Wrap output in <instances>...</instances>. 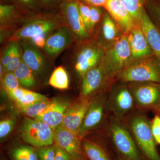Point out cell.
Here are the masks:
<instances>
[{
  "instance_id": "cell-1",
  "label": "cell",
  "mask_w": 160,
  "mask_h": 160,
  "mask_svg": "<svg viewBox=\"0 0 160 160\" xmlns=\"http://www.w3.org/2000/svg\"><path fill=\"white\" fill-rule=\"evenodd\" d=\"M66 26L59 14H37L27 16L7 42L30 41L42 49L46 38L58 28Z\"/></svg>"
},
{
  "instance_id": "cell-2",
  "label": "cell",
  "mask_w": 160,
  "mask_h": 160,
  "mask_svg": "<svg viewBox=\"0 0 160 160\" xmlns=\"http://www.w3.org/2000/svg\"><path fill=\"white\" fill-rule=\"evenodd\" d=\"M146 160H160L152 135L151 122L145 112L136 109L123 121Z\"/></svg>"
},
{
  "instance_id": "cell-3",
  "label": "cell",
  "mask_w": 160,
  "mask_h": 160,
  "mask_svg": "<svg viewBox=\"0 0 160 160\" xmlns=\"http://www.w3.org/2000/svg\"><path fill=\"white\" fill-rule=\"evenodd\" d=\"M107 134L118 158L146 160L123 121L110 116L107 126Z\"/></svg>"
},
{
  "instance_id": "cell-4",
  "label": "cell",
  "mask_w": 160,
  "mask_h": 160,
  "mask_svg": "<svg viewBox=\"0 0 160 160\" xmlns=\"http://www.w3.org/2000/svg\"><path fill=\"white\" fill-rule=\"evenodd\" d=\"M115 80L126 83H160V61L155 56L135 60L120 72Z\"/></svg>"
},
{
  "instance_id": "cell-5",
  "label": "cell",
  "mask_w": 160,
  "mask_h": 160,
  "mask_svg": "<svg viewBox=\"0 0 160 160\" xmlns=\"http://www.w3.org/2000/svg\"><path fill=\"white\" fill-rule=\"evenodd\" d=\"M132 62L131 51L127 36L123 34L106 48L101 65L109 77H116Z\"/></svg>"
},
{
  "instance_id": "cell-6",
  "label": "cell",
  "mask_w": 160,
  "mask_h": 160,
  "mask_svg": "<svg viewBox=\"0 0 160 160\" xmlns=\"http://www.w3.org/2000/svg\"><path fill=\"white\" fill-rule=\"evenodd\" d=\"M80 43L75 52L73 65L77 74L81 79L91 69L102 62L106 48L96 38Z\"/></svg>"
},
{
  "instance_id": "cell-7",
  "label": "cell",
  "mask_w": 160,
  "mask_h": 160,
  "mask_svg": "<svg viewBox=\"0 0 160 160\" xmlns=\"http://www.w3.org/2000/svg\"><path fill=\"white\" fill-rule=\"evenodd\" d=\"M122 83L109 90L106 107L112 116L123 121L136 108L133 96L127 83Z\"/></svg>"
},
{
  "instance_id": "cell-8",
  "label": "cell",
  "mask_w": 160,
  "mask_h": 160,
  "mask_svg": "<svg viewBox=\"0 0 160 160\" xmlns=\"http://www.w3.org/2000/svg\"><path fill=\"white\" fill-rule=\"evenodd\" d=\"M134 98L136 109L160 111V83H127Z\"/></svg>"
},
{
  "instance_id": "cell-9",
  "label": "cell",
  "mask_w": 160,
  "mask_h": 160,
  "mask_svg": "<svg viewBox=\"0 0 160 160\" xmlns=\"http://www.w3.org/2000/svg\"><path fill=\"white\" fill-rule=\"evenodd\" d=\"M54 132L46 123L27 117L24 118L20 127L23 141L35 147L53 145Z\"/></svg>"
},
{
  "instance_id": "cell-10",
  "label": "cell",
  "mask_w": 160,
  "mask_h": 160,
  "mask_svg": "<svg viewBox=\"0 0 160 160\" xmlns=\"http://www.w3.org/2000/svg\"><path fill=\"white\" fill-rule=\"evenodd\" d=\"M101 64L89 70L82 79L81 98L90 100L98 95L106 91L113 82Z\"/></svg>"
},
{
  "instance_id": "cell-11",
  "label": "cell",
  "mask_w": 160,
  "mask_h": 160,
  "mask_svg": "<svg viewBox=\"0 0 160 160\" xmlns=\"http://www.w3.org/2000/svg\"><path fill=\"white\" fill-rule=\"evenodd\" d=\"M59 9L60 15L72 32L77 42H87L92 38L80 16L78 1L62 0Z\"/></svg>"
},
{
  "instance_id": "cell-12",
  "label": "cell",
  "mask_w": 160,
  "mask_h": 160,
  "mask_svg": "<svg viewBox=\"0 0 160 160\" xmlns=\"http://www.w3.org/2000/svg\"><path fill=\"white\" fill-rule=\"evenodd\" d=\"M107 92L98 95L90 100L89 106L80 127L79 137L84 138L89 132L103 122L106 110Z\"/></svg>"
},
{
  "instance_id": "cell-13",
  "label": "cell",
  "mask_w": 160,
  "mask_h": 160,
  "mask_svg": "<svg viewBox=\"0 0 160 160\" xmlns=\"http://www.w3.org/2000/svg\"><path fill=\"white\" fill-rule=\"evenodd\" d=\"M22 49V60L37 75L42 77L49 69V58L42 49L28 41L20 42Z\"/></svg>"
},
{
  "instance_id": "cell-14",
  "label": "cell",
  "mask_w": 160,
  "mask_h": 160,
  "mask_svg": "<svg viewBox=\"0 0 160 160\" xmlns=\"http://www.w3.org/2000/svg\"><path fill=\"white\" fill-rule=\"evenodd\" d=\"M76 41L72 32L67 26L56 29L46 38L42 50L48 57L55 58Z\"/></svg>"
},
{
  "instance_id": "cell-15",
  "label": "cell",
  "mask_w": 160,
  "mask_h": 160,
  "mask_svg": "<svg viewBox=\"0 0 160 160\" xmlns=\"http://www.w3.org/2000/svg\"><path fill=\"white\" fill-rule=\"evenodd\" d=\"M71 105L69 100L54 98L48 109L34 119L46 123L54 132L61 126L66 111Z\"/></svg>"
},
{
  "instance_id": "cell-16",
  "label": "cell",
  "mask_w": 160,
  "mask_h": 160,
  "mask_svg": "<svg viewBox=\"0 0 160 160\" xmlns=\"http://www.w3.org/2000/svg\"><path fill=\"white\" fill-rule=\"evenodd\" d=\"M126 35L131 51L132 62L155 56L143 33L140 22Z\"/></svg>"
},
{
  "instance_id": "cell-17",
  "label": "cell",
  "mask_w": 160,
  "mask_h": 160,
  "mask_svg": "<svg viewBox=\"0 0 160 160\" xmlns=\"http://www.w3.org/2000/svg\"><path fill=\"white\" fill-rule=\"evenodd\" d=\"M104 7L124 34H127L138 23L121 0H107Z\"/></svg>"
},
{
  "instance_id": "cell-18",
  "label": "cell",
  "mask_w": 160,
  "mask_h": 160,
  "mask_svg": "<svg viewBox=\"0 0 160 160\" xmlns=\"http://www.w3.org/2000/svg\"><path fill=\"white\" fill-rule=\"evenodd\" d=\"M90 100L81 98L70 105L66 111L61 126L79 137V131L83 119L89 106Z\"/></svg>"
},
{
  "instance_id": "cell-19",
  "label": "cell",
  "mask_w": 160,
  "mask_h": 160,
  "mask_svg": "<svg viewBox=\"0 0 160 160\" xmlns=\"http://www.w3.org/2000/svg\"><path fill=\"white\" fill-rule=\"evenodd\" d=\"M54 142L71 157L83 155L82 139L68 129L59 126L54 132Z\"/></svg>"
},
{
  "instance_id": "cell-20",
  "label": "cell",
  "mask_w": 160,
  "mask_h": 160,
  "mask_svg": "<svg viewBox=\"0 0 160 160\" xmlns=\"http://www.w3.org/2000/svg\"><path fill=\"white\" fill-rule=\"evenodd\" d=\"M27 16L23 14L13 4L0 5V26L1 28H8L15 30L23 23Z\"/></svg>"
},
{
  "instance_id": "cell-21",
  "label": "cell",
  "mask_w": 160,
  "mask_h": 160,
  "mask_svg": "<svg viewBox=\"0 0 160 160\" xmlns=\"http://www.w3.org/2000/svg\"><path fill=\"white\" fill-rule=\"evenodd\" d=\"M140 26L153 53L160 61V32L144 9Z\"/></svg>"
},
{
  "instance_id": "cell-22",
  "label": "cell",
  "mask_w": 160,
  "mask_h": 160,
  "mask_svg": "<svg viewBox=\"0 0 160 160\" xmlns=\"http://www.w3.org/2000/svg\"><path fill=\"white\" fill-rule=\"evenodd\" d=\"M100 32V38H96L106 48L124 34L118 25L108 13L104 15Z\"/></svg>"
},
{
  "instance_id": "cell-23",
  "label": "cell",
  "mask_w": 160,
  "mask_h": 160,
  "mask_svg": "<svg viewBox=\"0 0 160 160\" xmlns=\"http://www.w3.org/2000/svg\"><path fill=\"white\" fill-rule=\"evenodd\" d=\"M9 97L16 103L18 107L29 106L36 102L47 99L46 96L20 87L6 92Z\"/></svg>"
},
{
  "instance_id": "cell-24",
  "label": "cell",
  "mask_w": 160,
  "mask_h": 160,
  "mask_svg": "<svg viewBox=\"0 0 160 160\" xmlns=\"http://www.w3.org/2000/svg\"><path fill=\"white\" fill-rule=\"evenodd\" d=\"M82 148L83 154L89 160H114L109 149L98 143L82 140Z\"/></svg>"
},
{
  "instance_id": "cell-25",
  "label": "cell",
  "mask_w": 160,
  "mask_h": 160,
  "mask_svg": "<svg viewBox=\"0 0 160 160\" xmlns=\"http://www.w3.org/2000/svg\"><path fill=\"white\" fill-rule=\"evenodd\" d=\"M13 72L20 86L23 87L31 88L36 85L37 75L25 64L23 60Z\"/></svg>"
},
{
  "instance_id": "cell-26",
  "label": "cell",
  "mask_w": 160,
  "mask_h": 160,
  "mask_svg": "<svg viewBox=\"0 0 160 160\" xmlns=\"http://www.w3.org/2000/svg\"><path fill=\"white\" fill-rule=\"evenodd\" d=\"M49 84L56 89L62 90L69 89V76L63 66H59L54 69L49 78Z\"/></svg>"
},
{
  "instance_id": "cell-27",
  "label": "cell",
  "mask_w": 160,
  "mask_h": 160,
  "mask_svg": "<svg viewBox=\"0 0 160 160\" xmlns=\"http://www.w3.org/2000/svg\"><path fill=\"white\" fill-rule=\"evenodd\" d=\"M52 100L49 99L36 102L29 106L18 107L22 113L27 117L35 119L42 114L51 104Z\"/></svg>"
},
{
  "instance_id": "cell-28",
  "label": "cell",
  "mask_w": 160,
  "mask_h": 160,
  "mask_svg": "<svg viewBox=\"0 0 160 160\" xmlns=\"http://www.w3.org/2000/svg\"><path fill=\"white\" fill-rule=\"evenodd\" d=\"M26 16L40 13L41 3L40 0H9Z\"/></svg>"
},
{
  "instance_id": "cell-29",
  "label": "cell",
  "mask_w": 160,
  "mask_h": 160,
  "mask_svg": "<svg viewBox=\"0 0 160 160\" xmlns=\"http://www.w3.org/2000/svg\"><path fill=\"white\" fill-rule=\"evenodd\" d=\"M11 155L14 160H38L35 148L20 146L12 149Z\"/></svg>"
},
{
  "instance_id": "cell-30",
  "label": "cell",
  "mask_w": 160,
  "mask_h": 160,
  "mask_svg": "<svg viewBox=\"0 0 160 160\" xmlns=\"http://www.w3.org/2000/svg\"><path fill=\"white\" fill-rule=\"evenodd\" d=\"M136 22L139 23L144 10L145 0H121Z\"/></svg>"
},
{
  "instance_id": "cell-31",
  "label": "cell",
  "mask_w": 160,
  "mask_h": 160,
  "mask_svg": "<svg viewBox=\"0 0 160 160\" xmlns=\"http://www.w3.org/2000/svg\"><path fill=\"white\" fill-rule=\"evenodd\" d=\"M22 61V49L21 43L17 41L16 45L11 59L5 69V72H13Z\"/></svg>"
},
{
  "instance_id": "cell-32",
  "label": "cell",
  "mask_w": 160,
  "mask_h": 160,
  "mask_svg": "<svg viewBox=\"0 0 160 160\" xmlns=\"http://www.w3.org/2000/svg\"><path fill=\"white\" fill-rule=\"evenodd\" d=\"M35 149L38 160H55V145L35 147Z\"/></svg>"
},
{
  "instance_id": "cell-33",
  "label": "cell",
  "mask_w": 160,
  "mask_h": 160,
  "mask_svg": "<svg viewBox=\"0 0 160 160\" xmlns=\"http://www.w3.org/2000/svg\"><path fill=\"white\" fill-rule=\"evenodd\" d=\"M1 82L3 89L6 93L20 87L19 82L13 72L6 73Z\"/></svg>"
},
{
  "instance_id": "cell-34",
  "label": "cell",
  "mask_w": 160,
  "mask_h": 160,
  "mask_svg": "<svg viewBox=\"0 0 160 160\" xmlns=\"http://www.w3.org/2000/svg\"><path fill=\"white\" fill-rule=\"evenodd\" d=\"M8 42L7 45L3 49L1 56L0 64L4 67V69L11 59L16 45L17 41H9Z\"/></svg>"
},
{
  "instance_id": "cell-35",
  "label": "cell",
  "mask_w": 160,
  "mask_h": 160,
  "mask_svg": "<svg viewBox=\"0 0 160 160\" xmlns=\"http://www.w3.org/2000/svg\"><path fill=\"white\" fill-rule=\"evenodd\" d=\"M90 6V32L92 36L94 32L95 29L102 17V10L97 6Z\"/></svg>"
},
{
  "instance_id": "cell-36",
  "label": "cell",
  "mask_w": 160,
  "mask_h": 160,
  "mask_svg": "<svg viewBox=\"0 0 160 160\" xmlns=\"http://www.w3.org/2000/svg\"><path fill=\"white\" fill-rule=\"evenodd\" d=\"M78 10L84 25H85L87 31L89 32V33L90 34V6L86 5L85 3L78 2Z\"/></svg>"
},
{
  "instance_id": "cell-37",
  "label": "cell",
  "mask_w": 160,
  "mask_h": 160,
  "mask_svg": "<svg viewBox=\"0 0 160 160\" xmlns=\"http://www.w3.org/2000/svg\"><path fill=\"white\" fill-rule=\"evenodd\" d=\"M14 118H8L0 122V138L1 139L7 137L11 132L15 124Z\"/></svg>"
},
{
  "instance_id": "cell-38",
  "label": "cell",
  "mask_w": 160,
  "mask_h": 160,
  "mask_svg": "<svg viewBox=\"0 0 160 160\" xmlns=\"http://www.w3.org/2000/svg\"><path fill=\"white\" fill-rule=\"evenodd\" d=\"M152 135L156 142L160 145V117L155 115L151 122Z\"/></svg>"
},
{
  "instance_id": "cell-39",
  "label": "cell",
  "mask_w": 160,
  "mask_h": 160,
  "mask_svg": "<svg viewBox=\"0 0 160 160\" xmlns=\"http://www.w3.org/2000/svg\"><path fill=\"white\" fill-rule=\"evenodd\" d=\"M55 160H71V157L65 150L56 145Z\"/></svg>"
},
{
  "instance_id": "cell-40",
  "label": "cell",
  "mask_w": 160,
  "mask_h": 160,
  "mask_svg": "<svg viewBox=\"0 0 160 160\" xmlns=\"http://www.w3.org/2000/svg\"><path fill=\"white\" fill-rule=\"evenodd\" d=\"M81 2H85L90 5V6H102L104 7L106 5L107 0H77Z\"/></svg>"
},
{
  "instance_id": "cell-41",
  "label": "cell",
  "mask_w": 160,
  "mask_h": 160,
  "mask_svg": "<svg viewBox=\"0 0 160 160\" xmlns=\"http://www.w3.org/2000/svg\"><path fill=\"white\" fill-rule=\"evenodd\" d=\"M151 8L155 18L160 25V5L154 4Z\"/></svg>"
},
{
  "instance_id": "cell-42",
  "label": "cell",
  "mask_w": 160,
  "mask_h": 160,
  "mask_svg": "<svg viewBox=\"0 0 160 160\" xmlns=\"http://www.w3.org/2000/svg\"><path fill=\"white\" fill-rule=\"evenodd\" d=\"M41 5L46 7H50L54 5L58 0H40Z\"/></svg>"
},
{
  "instance_id": "cell-43",
  "label": "cell",
  "mask_w": 160,
  "mask_h": 160,
  "mask_svg": "<svg viewBox=\"0 0 160 160\" xmlns=\"http://www.w3.org/2000/svg\"><path fill=\"white\" fill-rule=\"evenodd\" d=\"M84 155V154H83ZM83 155L76 157H71V160H84L83 158Z\"/></svg>"
},
{
  "instance_id": "cell-44",
  "label": "cell",
  "mask_w": 160,
  "mask_h": 160,
  "mask_svg": "<svg viewBox=\"0 0 160 160\" xmlns=\"http://www.w3.org/2000/svg\"><path fill=\"white\" fill-rule=\"evenodd\" d=\"M116 160H122L118 158H117L116 159Z\"/></svg>"
}]
</instances>
